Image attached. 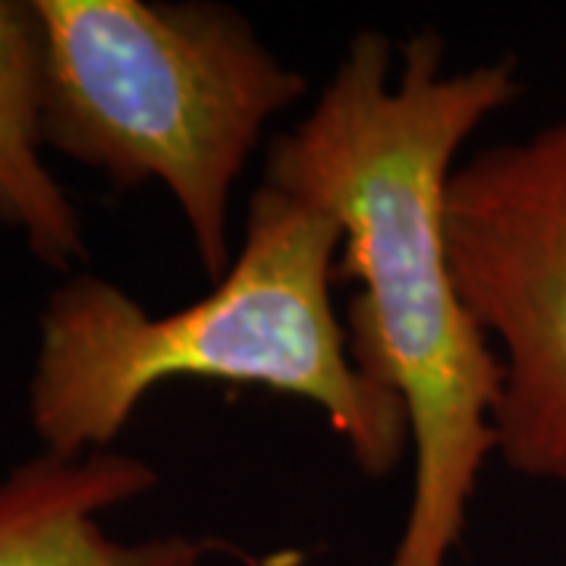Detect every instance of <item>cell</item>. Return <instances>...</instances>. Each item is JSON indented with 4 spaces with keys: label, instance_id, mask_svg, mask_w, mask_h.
<instances>
[{
    "label": "cell",
    "instance_id": "6da1fadb",
    "mask_svg": "<svg viewBox=\"0 0 566 566\" xmlns=\"http://www.w3.org/2000/svg\"><path fill=\"white\" fill-rule=\"evenodd\" d=\"M523 95L513 57L444 73V41L400 48L381 32L346 44L318 102L271 142L264 182L340 223L337 281L349 300V353L409 419L412 488L387 566H447L479 475L497 457L504 365L450 268L447 182L463 142Z\"/></svg>",
    "mask_w": 566,
    "mask_h": 566
},
{
    "label": "cell",
    "instance_id": "7a4b0ae2",
    "mask_svg": "<svg viewBox=\"0 0 566 566\" xmlns=\"http://www.w3.org/2000/svg\"><path fill=\"white\" fill-rule=\"evenodd\" d=\"M340 245L327 211L262 180L233 264L196 303L151 315L117 283L66 277L41 308L25 390L41 450L63 460L111 450L155 387L205 378L312 403L359 472H397L409 419L353 363L331 303Z\"/></svg>",
    "mask_w": 566,
    "mask_h": 566
},
{
    "label": "cell",
    "instance_id": "3957f363",
    "mask_svg": "<svg viewBox=\"0 0 566 566\" xmlns=\"http://www.w3.org/2000/svg\"><path fill=\"white\" fill-rule=\"evenodd\" d=\"M44 32V148L120 192L161 182L218 283L230 202L268 123L308 82L240 10L211 0H35Z\"/></svg>",
    "mask_w": 566,
    "mask_h": 566
},
{
    "label": "cell",
    "instance_id": "277c9868",
    "mask_svg": "<svg viewBox=\"0 0 566 566\" xmlns=\"http://www.w3.org/2000/svg\"><path fill=\"white\" fill-rule=\"evenodd\" d=\"M444 230L460 296L504 365L497 457L566 485V117L457 164Z\"/></svg>",
    "mask_w": 566,
    "mask_h": 566
},
{
    "label": "cell",
    "instance_id": "5b68a950",
    "mask_svg": "<svg viewBox=\"0 0 566 566\" xmlns=\"http://www.w3.org/2000/svg\"><path fill=\"white\" fill-rule=\"evenodd\" d=\"M161 482L158 469L120 450L63 460L39 450L0 475V566H202L240 557L249 566H296L300 554L252 557L223 538L158 535L123 542L104 528L114 506L139 501Z\"/></svg>",
    "mask_w": 566,
    "mask_h": 566
},
{
    "label": "cell",
    "instance_id": "8992f818",
    "mask_svg": "<svg viewBox=\"0 0 566 566\" xmlns=\"http://www.w3.org/2000/svg\"><path fill=\"white\" fill-rule=\"evenodd\" d=\"M44 32L35 0H0V223L17 230L44 268L88 259L85 227L44 164Z\"/></svg>",
    "mask_w": 566,
    "mask_h": 566
}]
</instances>
